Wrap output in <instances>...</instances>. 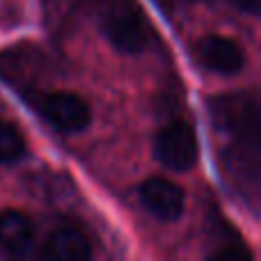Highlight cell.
I'll list each match as a JSON object with an SVG mask.
<instances>
[{
    "label": "cell",
    "mask_w": 261,
    "mask_h": 261,
    "mask_svg": "<svg viewBox=\"0 0 261 261\" xmlns=\"http://www.w3.org/2000/svg\"><path fill=\"white\" fill-rule=\"evenodd\" d=\"M197 62L208 71L222 73V76H231V73L241 71L245 64V53L234 39L220 35H208L195 48Z\"/></svg>",
    "instance_id": "cell-6"
},
{
    "label": "cell",
    "mask_w": 261,
    "mask_h": 261,
    "mask_svg": "<svg viewBox=\"0 0 261 261\" xmlns=\"http://www.w3.org/2000/svg\"><path fill=\"white\" fill-rule=\"evenodd\" d=\"M163 9H176V7H186V5L199 3V0H156Z\"/></svg>",
    "instance_id": "cell-13"
},
{
    "label": "cell",
    "mask_w": 261,
    "mask_h": 261,
    "mask_svg": "<svg viewBox=\"0 0 261 261\" xmlns=\"http://www.w3.org/2000/svg\"><path fill=\"white\" fill-rule=\"evenodd\" d=\"M44 18L50 30L69 28L83 7H92V0H41Z\"/></svg>",
    "instance_id": "cell-9"
},
{
    "label": "cell",
    "mask_w": 261,
    "mask_h": 261,
    "mask_svg": "<svg viewBox=\"0 0 261 261\" xmlns=\"http://www.w3.org/2000/svg\"><path fill=\"white\" fill-rule=\"evenodd\" d=\"M28 142L12 122L0 119V163H16L25 156Z\"/></svg>",
    "instance_id": "cell-10"
},
{
    "label": "cell",
    "mask_w": 261,
    "mask_h": 261,
    "mask_svg": "<svg viewBox=\"0 0 261 261\" xmlns=\"http://www.w3.org/2000/svg\"><path fill=\"white\" fill-rule=\"evenodd\" d=\"M99 28L119 53H142L153 39V30L138 0H92Z\"/></svg>",
    "instance_id": "cell-1"
},
{
    "label": "cell",
    "mask_w": 261,
    "mask_h": 261,
    "mask_svg": "<svg viewBox=\"0 0 261 261\" xmlns=\"http://www.w3.org/2000/svg\"><path fill=\"white\" fill-rule=\"evenodd\" d=\"M35 106L41 117L62 133H81L92 122L90 103L76 92H44V94H37Z\"/></svg>",
    "instance_id": "cell-3"
},
{
    "label": "cell",
    "mask_w": 261,
    "mask_h": 261,
    "mask_svg": "<svg viewBox=\"0 0 261 261\" xmlns=\"http://www.w3.org/2000/svg\"><path fill=\"white\" fill-rule=\"evenodd\" d=\"M153 153L158 163L165 165L167 170L186 172L197 163L199 144L195 128L186 122H170L163 126L153 142Z\"/></svg>",
    "instance_id": "cell-4"
},
{
    "label": "cell",
    "mask_w": 261,
    "mask_h": 261,
    "mask_svg": "<svg viewBox=\"0 0 261 261\" xmlns=\"http://www.w3.org/2000/svg\"><path fill=\"white\" fill-rule=\"evenodd\" d=\"M140 199L151 216L165 222L181 218L186 206L184 190L176 184H172L170 179H163V176H151V179L144 181L140 186Z\"/></svg>",
    "instance_id": "cell-5"
},
{
    "label": "cell",
    "mask_w": 261,
    "mask_h": 261,
    "mask_svg": "<svg viewBox=\"0 0 261 261\" xmlns=\"http://www.w3.org/2000/svg\"><path fill=\"white\" fill-rule=\"evenodd\" d=\"M32 222L25 213L5 208L0 211V254L23 257L32 248Z\"/></svg>",
    "instance_id": "cell-7"
},
{
    "label": "cell",
    "mask_w": 261,
    "mask_h": 261,
    "mask_svg": "<svg viewBox=\"0 0 261 261\" xmlns=\"http://www.w3.org/2000/svg\"><path fill=\"white\" fill-rule=\"evenodd\" d=\"M208 113L218 128L245 142L261 144V94L227 92L208 101Z\"/></svg>",
    "instance_id": "cell-2"
},
{
    "label": "cell",
    "mask_w": 261,
    "mask_h": 261,
    "mask_svg": "<svg viewBox=\"0 0 261 261\" xmlns=\"http://www.w3.org/2000/svg\"><path fill=\"white\" fill-rule=\"evenodd\" d=\"M236 9L245 14H252V16H261V0H231Z\"/></svg>",
    "instance_id": "cell-12"
},
{
    "label": "cell",
    "mask_w": 261,
    "mask_h": 261,
    "mask_svg": "<svg viewBox=\"0 0 261 261\" xmlns=\"http://www.w3.org/2000/svg\"><path fill=\"white\" fill-rule=\"evenodd\" d=\"M92 252V241L83 231L58 229L44 241L39 254L50 261H87Z\"/></svg>",
    "instance_id": "cell-8"
},
{
    "label": "cell",
    "mask_w": 261,
    "mask_h": 261,
    "mask_svg": "<svg viewBox=\"0 0 261 261\" xmlns=\"http://www.w3.org/2000/svg\"><path fill=\"white\" fill-rule=\"evenodd\" d=\"M211 257L213 259H225V261H245V259L252 257V254H250V250H245L243 245H225V248L216 250Z\"/></svg>",
    "instance_id": "cell-11"
}]
</instances>
